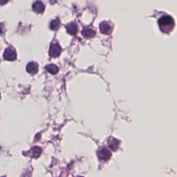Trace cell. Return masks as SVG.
Segmentation results:
<instances>
[{
    "mask_svg": "<svg viewBox=\"0 0 177 177\" xmlns=\"http://www.w3.org/2000/svg\"><path fill=\"white\" fill-rule=\"evenodd\" d=\"M159 27L163 33H169L174 27V21L171 16L165 15L159 20Z\"/></svg>",
    "mask_w": 177,
    "mask_h": 177,
    "instance_id": "cell-1",
    "label": "cell"
},
{
    "mask_svg": "<svg viewBox=\"0 0 177 177\" xmlns=\"http://www.w3.org/2000/svg\"><path fill=\"white\" fill-rule=\"evenodd\" d=\"M4 58L7 61H14L17 58V54L13 48L9 47L5 50L4 53Z\"/></svg>",
    "mask_w": 177,
    "mask_h": 177,
    "instance_id": "cell-2",
    "label": "cell"
},
{
    "mask_svg": "<svg viewBox=\"0 0 177 177\" xmlns=\"http://www.w3.org/2000/svg\"><path fill=\"white\" fill-rule=\"evenodd\" d=\"M62 49L58 44H53L49 48V55L51 57H57L61 53Z\"/></svg>",
    "mask_w": 177,
    "mask_h": 177,
    "instance_id": "cell-3",
    "label": "cell"
},
{
    "mask_svg": "<svg viewBox=\"0 0 177 177\" xmlns=\"http://www.w3.org/2000/svg\"><path fill=\"white\" fill-rule=\"evenodd\" d=\"M98 157L99 159L100 160H103V161H107L110 159L111 157V152L109 151L108 149H107L105 148L101 149L100 150H99L98 152Z\"/></svg>",
    "mask_w": 177,
    "mask_h": 177,
    "instance_id": "cell-4",
    "label": "cell"
},
{
    "mask_svg": "<svg viewBox=\"0 0 177 177\" xmlns=\"http://www.w3.org/2000/svg\"><path fill=\"white\" fill-rule=\"evenodd\" d=\"M39 67L37 63L35 62H31L26 66V71L31 74H35L38 72Z\"/></svg>",
    "mask_w": 177,
    "mask_h": 177,
    "instance_id": "cell-5",
    "label": "cell"
},
{
    "mask_svg": "<svg viewBox=\"0 0 177 177\" xmlns=\"http://www.w3.org/2000/svg\"><path fill=\"white\" fill-rule=\"evenodd\" d=\"M33 11L38 14L42 13L44 11V5L43 4L42 2L37 1L33 5Z\"/></svg>",
    "mask_w": 177,
    "mask_h": 177,
    "instance_id": "cell-6",
    "label": "cell"
},
{
    "mask_svg": "<svg viewBox=\"0 0 177 177\" xmlns=\"http://www.w3.org/2000/svg\"><path fill=\"white\" fill-rule=\"evenodd\" d=\"M100 30L102 33L107 35V34H110L111 33V27L107 21H103L100 25Z\"/></svg>",
    "mask_w": 177,
    "mask_h": 177,
    "instance_id": "cell-7",
    "label": "cell"
},
{
    "mask_svg": "<svg viewBox=\"0 0 177 177\" xmlns=\"http://www.w3.org/2000/svg\"><path fill=\"white\" fill-rule=\"evenodd\" d=\"M66 28H67L68 33H69L70 35H74L77 33V26L75 22H71V23H69V24H67L66 26Z\"/></svg>",
    "mask_w": 177,
    "mask_h": 177,
    "instance_id": "cell-8",
    "label": "cell"
},
{
    "mask_svg": "<svg viewBox=\"0 0 177 177\" xmlns=\"http://www.w3.org/2000/svg\"><path fill=\"white\" fill-rule=\"evenodd\" d=\"M82 35H83L85 38L89 39V38H93L94 36H95L96 32L91 28H84L83 30H82Z\"/></svg>",
    "mask_w": 177,
    "mask_h": 177,
    "instance_id": "cell-9",
    "label": "cell"
},
{
    "mask_svg": "<svg viewBox=\"0 0 177 177\" xmlns=\"http://www.w3.org/2000/svg\"><path fill=\"white\" fill-rule=\"evenodd\" d=\"M42 153V149L39 147H34L33 148L31 149V156L32 158L37 159L40 156Z\"/></svg>",
    "mask_w": 177,
    "mask_h": 177,
    "instance_id": "cell-10",
    "label": "cell"
},
{
    "mask_svg": "<svg viewBox=\"0 0 177 177\" xmlns=\"http://www.w3.org/2000/svg\"><path fill=\"white\" fill-rule=\"evenodd\" d=\"M46 69H47L48 72L53 75L57 74L58 71H59V69H58V67L55 64H53L47 65V66L46 67Z\"/></svg>",
    "mask_w": 177,
    "mask_h": 177,
    "instance_id": "cell-11",
    "label": "cell"
},
{
    "mask_svg": "<svg viewBox=\"0 0 177 177\" xmlns=\"http://www.w3.org/2000/svg\"><path fill=\"white\" fill-rule=\"evenodd\" d=\"M60 26V21L59 19H55L51 23V28L53 31H57Z\"/></svg>",
    "mask_w": 177,
    "mask_h": 177,
    "instance_id": "cell-12",
    "label": "cell"
},
{
    "mask_svg": "<svg viewBox=\"0 0 177 177\" xmlns=\"http://www.w3.org/2000/svg\"><path fill=\"white\" fill-rule=\"evenodd\" d=\"M111 142L110 143V146L113 150H116L118 147V142L115 143H113V140H114V139H111Z\"/></svg>",
    "mask_w": 177,
    "mask_h": 177,
    "instance_id": "cell-13",
    "label": "cell"
},
{
    "mask_svg": "<svg viewBox=\"0 0 177 177\" xmlns=\"http://www.w3.org/2000/svg\"><path fill=\"white\" fill-rule=\"evenodd\" d=\"M9 0H0V4L2 5H4L8 3V2Z\"/></svg>",
    "mask_w": 177,
    "mask_h": 177,
    "instance_id": "cell-14",
    "label": "cell"
},
{
    "mask_svg": "<svg viewBox=\"0 0 177 177\" xmlns=\"http://www.w3.org/2000/svg\"><path fill=\"white\" fill-rule=\"evenodd\" d=\"M0 98H1V94H0Z\"/></svg>",
    "mask_w": 177,
    "mask_h": 177,
    "instance_id": "cell-15",
    "label": "cell"
}]
</instances>
